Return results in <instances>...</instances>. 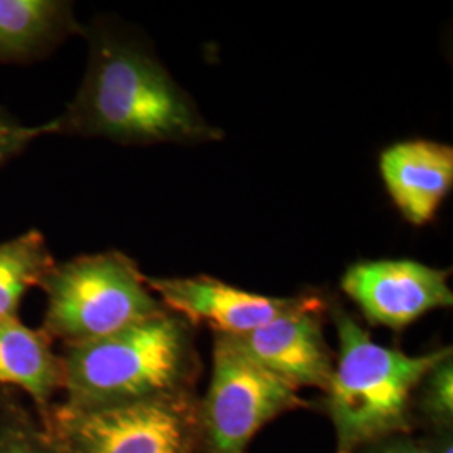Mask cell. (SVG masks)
I'll list each match as a JSON object with an SVG mask.
<instances>
[{"label":"cell","instance_id":"cell-9","mask_svg":"<svg viewBox=\"0 0 453 453\" xmlns=\"http://www.w3.org/2000/svg\"><path fill=\"white\" fill-rule=\"evenodd\" d=\"M146 286L172 314L192 326L207 324L215 334L226 336H243L294 308L301 299L245 291L209 275H146Z\"/></svg>","mask_w":453,"mask_h":453},{"label":"cell","instance_id":"cell-1","mask_svg":"<svg viewBox=\"0 0 453 453\" xmlns=\"http://www.w3.org/2000/svg\"><path fill=\"white\" fill-rule=\"evenodd\" d=\"M81 86L56 116V134L119 145L209 143L222 138L162 61L133 34L108 22L86 27Z\"/></svg>","mask_w":453,"mask_h":453},{"label":"cell","instance_id":"cell-4","mask_svg":"<svg viewBox=\"0 0 453 453\" xmlns=\"http://www.w3.org/2000/svg\"><path fill=\"white\" fill-rule=\"evenodd\" d=\"M42 331L63 346L101 340L165 312L136 260L119 250L56 262L41 288Z\"/></svg>","mask_w":453,"mask_h":453},{"label":"cell","instance_id":"cell-3","mask_svg":"<svg viewBox=\"0 0 453 453\" xmlns=\"http://www.w3.org/2000/svg\"><path fill=\"white\" fill-rule=\"evenodd\" d=\"M340 353L321 410L333 423L336 453H353L380 438L413 434V395L421 378L452 348L411 357L387 348L346 311L333 303Z\"/></svg>","mask_w":453,"mask_h":453},{"label":"cell","instance_id":"cell-10","mask_svg":"<svg viewBox=\"0 0 453 453\" xmlns=\"http://www.w3.org/2000/svg\"><path fill=\"white\" fill-rule=\"evenodd\" d=\"M380 172L391 200L411 226H426L453 185V148L410 140L381 153Z\"/></svg>","mask_w":453,"mask_h":453},{"label":"cell","instance_id":"cell-14","mask_svg":"<svg viewBox=\"0 0 453 453\" xmlns=\"http://www.w3.org/2000/svg\"><path fill=\"white\" fill-rule=\"evenodd\" d=\"M415 428L425 432L453 430L452 351L421 378L411 405Z\"/></svg>","mask_w":453,"mask_h":453},{"label":"cell","instance_id":"cell-17","mask_svg":"<svg viewBox=\"0 0 453 453\" xmlns=\"http://www.w3.org/2000/svg\"><path fill=\"white\" fill-rule=\"evenodd\" d=\"M353 453H428L420 437L413 434H402L380 438L359 447Z\"/></svg>","mask_w":453,"mask_h":453},{"label":"cell","instance_id":"cell-16","mask_svg":"<svg viewBox=\"0 0 453 453\" xmlns=\"http://www.w3.org/2000/svg\"><path fill=\"white\" fill-rule=\"evenodd\" d=\"M56 134V119L41 125H24L14 114L0 106V168L22 155L34 142Z\"/></svg>","mask_w":453,"mask_h":453},{"label":"cell","instance_id":"cell-13","mask_svg":"<svg viewBox=\"0 0 453 453\" xmlns=\"http://www.w3.org/2000/svg\"><path fill=\"white\" fill-rule=\"evenodd\" d=\"M56 262L37 228L0 242V318H19L24 296L41 288Z\"/></svg>","mask_w":453,"mask_h":453},{"label":"cell","instance_id":"cell-5","mask_svg":"<svg viewBox=\"0 0 453 453\" xmlns=\"http://www.w3.org/2000/svg\"><path fill=\"white\" fill-rule=\"evenodd\" d=\"M63 453H198V396L97 408L56 402L39 417Z\"/></svg>","mask_w":453,"mask_h":453},{"label":"cell","instance_id":"cell-15","mask_svg":"<svg viewBox=\"0 0 453 453\" xmlns=\"http://www.w3.org/2000/svg\"><path fill=\"white\" fill-rule=\"evenodd\" d=\"M0 453H63L42 421L22 406H0Z\"/></svg>","mask_w":453,"mask_h":453},{"label":"cell","instance_id":"cell-18","mask_svg":"<svg viewBox=\"0 0 453 453\" xmlns=\"http://www.w3.org/2000/svg\"><path fill=\"white\" fill-rule=\"evenodd\" d=\"M420 438L428 453H453V430L425 432Z\"/></svg>","mask_w":453,"mask_h":453},{"label":"cell","instance_id":"cell-12","mask_svg":"<svg viewBox=\"0 0 453 453\" xmlns=\"http://www.w3.org/2000/svg\"><path fill=\"white\" fill-rule=\"evenodd\" d=\"M0 387L26 393L39 417L63 393V361L54 341L19 318H0Z\"/></svg>","mask_w":453,"mask_h":453},{"label":"cell","instance_id":"cell-11","mask_svg":"<svg viewBox=\"0 0 453 453\" xmlns=\"http://www.w3.org/2000/svg\"><path fill=\"white\" fill-rule=\"evenodd\" d=\"M84 26L65 0H0V65L46 59Z\"/></svg>","mask_w":453,"mask_h":453},{"label":"cell","instance_id":"cell-8","mask_svg":"<svg viewBox=\"0 0 453 453\" xmlns=\"http://www.w3.org/2000/svg\"><path fill=\"white\" fill-rule=\"evenodd\" d=\"M327 303L318 296H301L294 308L273 321L232 336L260 366L277 374L294 388L326 391L334 372V355L324 336Z\"/></svg>","mask_w":453,"mask_h":453},{"label":"cell","instance_id":"cell-2","mask_svg":"<svg viewBox=\"0 0 453 453\" xmlns=\"http://www.w3.org/2000/svg\"><path fill=\"white\" fill-rule=\"evenodd\" d=\"M63 400L97 408L195 393L202 363L194 326L165 311L101 340L63 346Z\"/></svg>","mask_w":453,"mask_h":453},{"label":"cell","instance_id":"cell-7","mask_svg":"<svg viewBox=\"0 0 453 453\" xmlns=\"http://www.w3.org/2000/svg\"><path fill=\"white\" fill-rule=\"evenodd\" d=\"M449 274L417 260H368L344 273L341 289L368 323L403 331L430 311L452 308Z\"/></svg>","mask_w":453,"mask_h":453},{"label":"cell","instance_id":"cell-6","mask_svg":"<svg viewBox=\"0 0 453 453\" xmlns=\"http://www.w3.org/2000/svg\"><path fill=\"white\" fill-rule=\"evenodd\" d=\"M311 408L301 391L249 357L232 336L215 334L211 383L198 398V453H247L275 418Z\"/></svg>","mask_w":453,"mask_h":453}]
</instances>
